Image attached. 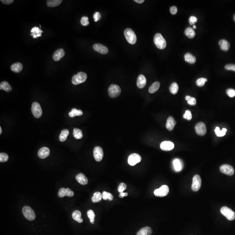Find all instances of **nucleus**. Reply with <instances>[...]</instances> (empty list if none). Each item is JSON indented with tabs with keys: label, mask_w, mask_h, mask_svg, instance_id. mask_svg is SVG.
Returning <instances> with one entry per match:
<instances>
[{
	"label": "nucleus",
	"mask_w": 235,
	"mask_h": 235,
	"mask_svg": "<svg viewBox=\"0 0 235 235\" xmlns=\"http://www.w3.org/2000/svg\"><path fill=\"white\" fill-rule=\"evenodd\" d=\"M73 136L76 139H81L83 137V134L81 130L79 128H75L73 130Z\"/></svg>",
	"instance_id": "obj_35"
},
{
	"label": "nucleus",
	"mask_w": 235,
	"mask_h": 235,
	"mask_svg": "<svg viewBox=\"0 0 235 235\" xmlns=\"http://www.w3.org/2000/svg\"><path fill=\"white\" fill-rule=\"evenodd\" d=\"M169 90L171 93L174 95H175L177 93L179 90V86L175 82H174L169 87Z\"/></svg>",
	"instance_id": "obj_37"
},
{
	"label": "nucleus",
	"mask_w": 235,
	"mask_h": 235,
	"mask_svg": "<svg viewBox=\"0 0 235 235\" xmlns=\"http://www.w3.org/2000/svg\"><path fill=\"white\" fill-rule=\"evenodd\" d=\"M195 132L199 136H204L207 132V128L205 124L203 122H200L195 125Z\"/></svg>",
	"instance_id": "obj_10"
},
{
	"label": "nucleus",
	"mask_w": 235,
	"mask_h": 235,
	"mask_svg": "<svg viewBox=\"0 0 235 235\" xmlns=\"http://www.w3.org/2000/svg\"><path fill=\"white\" fill-rule=\"evenodd\" d=\"M226 94L229 97L233 98L235 96V90L232 89H228L226 91Z\"/></svg>",
	"instance_id": "obj_47"
},
{
	"label": "nucleus",
	"mask_w": 235,
	"mask_h": 235,
	"mask_svg": "<svg viewBox=\"0 0 235 235\" xmlns=\"http://www.w3.org/2000/svg\"><path fill=\"white\" fill-rule=\"evenodd\" d=\"M69 133V131L68 130V129H65L63 130L62 131V132H61V134H60V136H59V140H60V141L62 142H64L67 139Z\"/></svg>",
	"instance_id": "obj_34"
},
{
	"label": "nucleus",
	"mask_w": 235,
	"mask_h": 235,
	"mask_svg": "<svg viewBox=\"0 0 235 235\" xmlns=\"http://www.w3.org/2000/svg\"><path fill=\"white\" fill-rule=\"evenodd\" d=\"M81 23L84 26H88L89 23V18L86 16H84L81 18Z\"/></svg>",
	"instance_id": "obj_45"
},
{
	"label": "nucleus",
	"mask_w": 235,
	"mask_h": 235,
	"mask_svg": "<svg viewBox=\"0 0 235 235\" xmlns=\"http://www.w3.org/2000/svg\"><path fill=\"white\" fill-rule=\"evenodd\" d=\"M141 160L142 157L140 155L136 153H133L128 157V162L130 166H134L136 164L140 162Z\"/></svg>",
	"instance_id": "obj_11"
},
{
	"label": "nucleus",
	"mask_w": 235,
	"mask_h": 235,
	"mask_svg": "<svg viewBox=\"0 0 235 235\" xmlns=\"http://www.w3.org/2000/svg\"><path fill=\"white\" fill-rule=\"evenodd\" d=\"M160 86V84L158 81L154 82L149 87L148 91L150 93H154L157 91Z\"/></svg>",
	"instance_id": "obj_29"
},
{
	"label": "nucleus",
	"mask_w": 235,
	"mask_h": 235,
	"mask_svg": "<svg viewBox=\"0 0 235 235\" xmlns=\"http://www.w3.org/2000/svg\"><path fill=\"white\" fill-rule=\"evenodd\" d=\"M87 215L91 223L94 224V222H95V217L94 211L92 210H89L87 212Z\"/></svg>",
	"instance_id": "obj_39"
},
{
	"label": "nucleus",
	"mask_w": 235,
	"mask_h": 235,
	"mask_svg": "<svg viewBox=\"0 0 235 235\" xmlns=\"http://www.w3.org/2000/svg\"><path fill=\"white\" fill-rule=\"evenodd\" d=\"M227 132V129L225 128H223L222 130H220V128L217 127L216 128L215 130V132L216 134V136L218 137H222L226 135V133Z\"/></svg>",
	"instance_id": "obj_36"
},
{
	"label": "nucleus",
	"mask_w": 235,
	"mask_h": 235,
	"mask_svg": "<svg viewBox=\"0 0 235 235\" xmlns=\"http://www.w3.org/2000/svg\"><path fill=\"white\" fill-rule=\"evenodd\" d=\"M22 213L24 216L29 220H34L35 219L36 215L34 211L29 206H24L22 209Z\"/></svg>",
	"instance_id": "obj_4"
},
{
	"label": "nucleus",
	"mask_w": 235,
	"mask_h": 235,
	"mask_svg": "<svg viewBox=\"0 0 235 235\" xmlns=\"http://www.w3.org/2000/svg\"><path fill=\"white\" fill-rule=\"evenodd\" d=\"M184 33L186 36L189 38H193L195 35V32L194 30L190 27L186 28L185 31Z\"/></svg>",
	"instance_id": "obj_30"
},
{
	"label": "nucleus",
	"mask_w": 235,
	"mask_h": 235,
	"mask_svg": "<svg viewBox=\"0 0 235 235\" xmlns=\"http://www.w3.org/2000/svg\"><path fill=\"white\" fill-rule=\"evenodd\" d=\"M134 1L137 2V3H139V4H142V3L144 2V0H135Z\"/></svg>",
	"instance_id": "obj_55"
},
{
	"label": "nucleus",
	"mask_w": 235,
	"mask_h": 235,
	"mask_svg": "<svg viewBox=\"0 0 235 235\" xmlns=\"http://www.w3.org/2000/svg\"><path fill=\"white\" fill-rule=\"evenodd\" d=\"M9 157L8 155L5 153L1 152L0 153V162H5L8 160Z\"/></svg>",
	"instance_id": "obj_42"
},
{
	"label": "nucleus",
	"mask_w": 235,
	"mask_h": 235,
	"mask_svg": "<svg viewBox=\"0 0 235 235\" xmlns=\"http://www.w3.org/2000/svg\"><path fill=\"white\" fill-rule=\"evenodd\" d=\"M12 87L7 81H4L0 84V89L5 91L7 92H10L12 90Z\"/></svg>",
	"instance_id": "obj_28"
},
{
	"label": "nucleus",
	"mask_w": 235,
	"mask_h": 235,
	"mask_svg": "<svg viewBox=\"0 0 235 235\" xmlns=\"http://www.w3.org/2000/svg\"><path fill=\"white\" fill-rule=\"evenodd\" d=\"M65 55V52L62 48L58 49L55 51L53 55V58L54 61H59Z\"/></svg>",
	"instance_id": "obj_17"
},
{
	"label": "nucleus",
	"mask_w": 235,
	"mask_h": 235,
	"mask_svg": "<svg viewBox=\"0 0 235 235\" xmlns=\"http://www.w3.org/2000/svg\"><path fill=\"white\" fill-rule=\"evenodd\" d=\"M67 193L66 189L64 188H61L59 190L58 195L60 198H63L65 196H67Z\"/></svg>",
	"instance_id": "obj_43"
},
{
	"label": "nucleus",
	"mask_w": 235,
	"mask_h": 235,
	"mask_svg": "<svg viewBox=\"0 0 235 235\" xmlns=\"http://www.w3.org/2000/svg\"><path fill=\"white\" fill-rule=\"evenodd\" d=\"M22 64L20 62H17L13 64L11 66V68L12 72L15 73H19L22 70Z\"/></svg>",
	"instance_id": "obj_24"
},
{
	"label": "nucleus",
	"mask_w": 235,
	"mask_h": 235,
	"mask_svg": "<svg viewBox=\"0 0 235 235\" xmlns=\"http://www.w3.org/2000/svg\"><path fill=\"white\" fill-rule=\"evenodd\" d=\"M31 32L32 33L31 35L34 38H36L38 37H41L42 34L43 32V31H42L41 29H39L38 27H36L32 28Z\"/></svg>",
	"instance_id": "obj_23"
},
{
	"label": "nucleus",
	"mask_w": 235,
	"mask_h": 235,
	"mask_svg": "<svg viewBox=\"0 0 235 235\" xmlns=\"http://www.w3.org/2000/svg\"><path fill=\"white\" fill-rule=\"evenodd\" d=\"M170 11L172 15H175L178 11L177 8L175 6H172V7H170Z\"/></svg>",
	"instance_id": "obj_51"
},
{
	"label": "nucleus",
	"mask_w": 235,
	"mask_h": 235,
	"mask_svg": "<svg viewBox=\"0 0 235 235\" xmlns=\"http://www.w3.org/2000/svg\"><path fill=\"white\" fill-rule=\"evenodd\" d=\"M101 17V15L99 12H96L93 15V18H94L95 21H98L100 19Z\"/></svg>",
	"instance_id": "obj_49"
},
{
	"label": "nucleus",
	"mask_w": 235,
	"mask_h": 235,
	"mask_svg": "<svg viewBox=\"0 0 235 235\" xmlns=\"http://www.w3.org/2000/svg\"><path fill=\"white\" fill-rule=\"evenodd\" d=\"M174 146V143L170 141H164L160 145L161 149L165 151H171L173 149Z\"/></svg>",
	"instance_id": "obj_15"
},
{
	"label": "nucleus",
	"mask_w": 235,
	"mask_h": 235,
	"mask_svg": "<svg viewBox=\"0 0 235 235\" xmlns=\"http://www.w3.org/2000/svg\"><path fill=\"white\" fill-rule=\"evenodd\" d=\"M154 42L155 45L159 49H164L167 46L166 40L161 34L157 33L155 34L154 38Z\"/></svg>",
	"instance_id": "obj_1"
},
{
	"label": "nucleus",
	"mask_w": 235,
	"mask_h": 235,
	"mask_svg": "<svg viewBox=\"0 0 235 235\" xmlns=\"http://www.w3.org/2000/svg\"><path fill=\"white\" fill-rule=\"evenodd\" d=\"M75 178L78 183L82 185H85L88 184V179L84 174L81 173L79 174L76 175Z\"/></svg>",
	"instance_id": "obj_19"
},
{
	"label": "nucleus",
	"mask_w": 235,
	"mask_h": 235,
	"mask_svg": "<svg viewBox=\"0 0 235 235\" xmlns=\"http://www.w3.org/2000/svg\"><path fill=\"white\" fill-rule=\"evenodd\" d=\"M185 62L189 64H193L196 62V58L190 53H187L184 56Z\"/></svg>",
	"instance_id": "obj_25"
},
{
	"label": "nucleus",
	"mask_w": 235,
	"mask_h": 235,
	"mask_svg": "<svg viewBox=\"0 0 235 235\" xmlns=\"http://www.w3.org/2000/svg\"><path fill=\"white\" fill-rule=\"evenodd\" d=\"M87 79V75L85 73L79 72L76 75L73 76L72 83L75 85H78L85 82Z\"/></svg>",
	"instance_id": "obj_3"
},
{
	"label": "nucleus",
	"mask_w": 235,
	"mask_h": 235,
	"mask_svg": "<svg viewBox=\"0 0 235 235\" xmlns=\"http://www.w3.org/2000/svg\"><path fill=\"white\" fill-rule=\"evenodd\" d=\"M69 116L70 117H73L76 116H81L83 115V112L81 110H78L76 109H72V111L69 112Z\"/></svg>",
	"instance_id": "obj_33"
},
{
	"label": "nucleus",
	"mask_w": 235,
	"mask_h": 235,
	"mask_svg": "<svg viewBox=\"0 0 235 235\" xmlns=\"http://www.w3.org/2000/svg\"><path fill=\"white\" fill-rule=\"evenodd\" d=\"M127 188V185L125 183H121L119 185L118 188H117V190L119 191V193H123L124 190H126Z\"/></svg>",
	"instance_id": "obj_46"
},
{
	"label": "nucleus",
	"mask_w": 235,
	"mask_h": 235,
	"mask_svg": "<svg viewBox=\"0 0 235 235\" xmlns=\"http://www.w3.org/2000/svg\"><path fill=\"white\" fill-rule=\"evenodd\" d=\"M121 89L119 85H111L109 87L108 93L110 97L112 98L118 97L120 95Z\"/></svg>",
	"instance_id": "obj_5"
},
{
	"label": "nucleus",
	"mask_w": 235,
	"mask_h": 235,
	"mask_svg": "<svg viewBox=\"0 0 235 235\" xmlns=\"http://www.w3.org/2000/svg\"><path fill=\"white\" fill-rule=\"evenodd\" d=\"M50 154V149L48 148L44 147L39 149L38 152V157L42 159H44L48 157Z\"/></svg>",
	"instance_id": "obj_16"
},
{
	"label": "nucleus",
	"mask_w": 235,
	"mask_h": 235,
	"mask_svg": "<svg viewBox=\"0 0 235 235\" xmlns=\"http://www.w3.org/2000/svg\"><path fill=\"white\" fill-rule=\"evenodd\" d=\"M32 111L33 115L36 118H39L42 116V110L39 103L34 102L32 105Z\"/></svg>",
	"instance_id": "obj_7"
},
{
	"label": "nucleus",
	"mask_w": 235,
	"mask_h": 235,
	"mask_svg": "<svg viewBox=\"0 0 235 235\" xmlns=\"http://www.w3.org/2000/svg\"><path fill=\"white\" fill-rule=\"evenodd\" d=\"M197 21V17H195L192 16L189 18V22L190 25H193L195 24Z\"/></svg>",
	"instance_id": "obj_50"
},
{
	"label": "nucleus",
	"mask_w": 235,
	"mask_h": 235,
	"mask_svg": "<svg viewBox=\"0 0 235 235\" xmlns=\"http://www.w3.org/2000/svg\"><path fill=\"white\" fill-rule=\"evenodd\" d=\"M169 193V188L167 185H163L160 188L156 189L154 193L158 197H164L167 195Z\"/></svg>",
	"instance_id": "obj_9"
},
{
	"label": "nucleus",
	"mask_w": 235,
	"mask_h": 235,
	"mask_svg": "<svg viewBox=\"0 0 235 235\" xmlns=\"http://www.w3.org/2000/svg\"><path fill=\"white\" fill-rule=\"evenodd\" d=\"M62 2V0H48L47 1V4L50 7H55L59 5Z\"/></svg>",
	"instance_id": "obj_31"
},
{
	"label": "nucleus",
	"mask_w": 235,
	"mask_h": 235,
	"mask_svg": "<svg viewBox=\"0 0 235 235\" xmlns=\"http://www.w3.org/2000/svg\"><path fill=\"white\" fill-rule=\"evenodd\" d=\"M72 217L76 221L79 223H81L83 221V220L81 218V214L79 211H75L73 213Z\"/></svg>",
	"instance_id": "obj_27"
},
{
	"label": "nucleus",
	"mask_w": 235,
	"mask_h": 235,
	"mask_svg": "<svg viewBox=\"0 0 235 235\" xmlns=\"http://www.w3.org/2000/svg\"><path fill=\"white\" fill-rule=\"evenodd\" d=\"M202 185V180L201 177L198 175L194 176L193 179L192 189L194 192H197L199 190Z\"/></svg>",
	"instance_id": "obj_8"
},
{
	"label": "nucleus",
	"mask_w": 235,
	"mask_h": 235,
	"mask_svg": "<svg viewBox=\"0 0 235 235\" xmlns=\"http://www.w3.org/2000/svg\"><path fill=\"white\" fill-rule=\"evenodd\" d=\"M94 158L97 162H99L102 160L104 156V153L102 148L99 146H96L93 151Z\"/></svg>",
	"instance_id": "obj_12"
},
{
	"label": "nucleus",
	"mask_w": 235,
	"mask_h": 235,
	"mask_svg": "<svg viewBox=\"0 0 235 235\" xmlns=\"http://www.w3.org/2000/svg\"><path fill=\"white\" fill-rule=\"evenodd\" d=\"M220 171L222 173L227 175H232L234 173V169L233 168L230 164H223L220 167Z\"/></svg>",
	"instance_id": "obj_13"
},
{
	"label": "nucleus",
	"mask_w": 235,
	"mask_h": 235,
	"mask_svg": "<svg viewBox=\"0 0 235 235\" xmlns=\"http://www.w3.org/2000/svg\"><path fill=\"white\" fill-rule=\"evenodd\" d=\"M220 211L221 214L229 220H233L235 219V212L228 207L223 206L221 209Z\"/></svg>",
	"instance_id": "obj_6"
},
{
	"label": "nucleus",
	"mask_w": 235,
	"mask_h": 235,
	"mask_svg": "<svg viewBox=\"0 0 235 235\" xmlns=\"http://www.w3.org/2000/svg\"><path fill=\"white\" fill-rule=\"evenodd\" d=\"M176 122L175 120L174 119V117L172 116L169 117L167 120V124H166V127L167 128L168 130H173L175 126L176 125Z\"/></svg>",
	"instance_id": "obj_20"
},
{
	"label": "nucleus",
	"mask_w": 235,
	"mask_h": 235,
	"mask_svg": "<svg viewBox=\"0 0 235 235\" xmlns=\"http://www.w3.org/2000/svg\"><path fill=\"white\" fill-rule=\"evenodd\" d=\"M1 133H2V128L1 127H0V134H1Z\"/></svg>",
	"instance_id": "obj_56"
},
{
	"label": "nucleus",
	"mask_w": 235,
	"mask_h": 235,
	"mask_svg": "<svg viewBox=\"0 0 235 235\" xmlns=\"http://www.w3.org/2000/svg\"><path fill=\"white\" fill-rule=\"evenodd\" d=\"M183 117L184 119H185L187 120H191L192 119V115L191 111L189 110H186L185 111V113L184 114Z\"/></svg>",
	"instance_id": "obj_44"
},
{
	"label": "nucleus",
	"mask_w": 235,
	"mask_h": 235,
	"mask_svg": "<svg viewBox=\"0 0 235 235\" xmlns=\"http://www.w3.org/2000/svg\"><path fill=\"white\" fill-rule=\"evenodd\" d=\"M124 35L127 41L129 44H134L136 42V36L132 29L126 28L124 31Z\"/></svg>",
	"instance_id": "obj_2"
},
{
	"label": "nucleus",
	"mask_w": 235,
	"mask_h": 235,
	"mask_svg": "<svg viewBox=\"0 0 235 235\" xmlns=\"http://www.w3.org/2000/svg\"><path fill=\"white\" fill-rule=\"evenodd\" d=\"M66 190H67V196L68 197H73L74 195V193L73 191L70 190L69 188H66Z\"/></svg>",
	"instance_id": "obj_52"
},
{
	"label": "nucleus",
	"mask_w": 235,
	"mask_h": 235,
	"mask_svg": "<svg viewBox=\"0 0 235 235\" xmlns=\"http://www.w3.org/2000/svg\"><path fill=\"white\" fill-rule=\"evenodd\" d=\"M102 199V194L99 192H96L94 193L93 197L91 198V201L93 203H98L101 201Z\"/></svg>",
	"instance_id": "obj_32"
},
{
	"label": "nucleus",
	"mask_w": 235,
	"mask_h": 235,
	"mask_svg": "<svg viewBox=\"0 0 235 235\" xmlns=\"http://www.w3.org/2000/svg\"><path fill=\"white\" fill-rule=\"evenodd\" d=\"M233 18H234V21H235V14L234 15V16H233Z\"/></svg>",
	"instance_id": "obj_58"
},
{
	"label": "nucleus",
	"mask_w": 235,
	"mask_h": 235,
	"mask_svg": "<svg viewBox=\"0 0 235 235\" xmlns=\"http://www.w3.org/2000/svg\"><path fill=\"white\" fill-rule=\"evenodd\" d=\"M173 164L175 170L176 172H179V171H181L182 169H183V162L182 160L178 159V158H176V159L174 160Z\"/></svg>",
	"instance_id": "obj_22"
},
{
	"label": "nucleus",
	"mask_w": 235,
	"mask_h": 235,
	"mask_svg": "<svg viewBox=\"0 0 235 235\" xmlns=\"http://www.w3.org/2000/svg\"><path fill=\"white\" fill-rule=\"evenodd\" d=\"M146 77L142 75H140L138 77L137 80V85L139 89H142L146 86Z\"/></svg>",
	"instance_id": "obj_18"
},
{
	"label": "nucleus",
	"mask_w": 235,
	"mask_h": 235,
	"mask_svg": "<svg viewBox=\"0 0 235 235\" xmlns=\"http://www.w3.org/2000/svg\"><path fill=\"white\" fill-rule=\"evenodd\" d=\"M1 2L5 5H8L11 4L14 2L13 0H1Z\"/></svg>",
	"instance_id": "obj_53"
},
{
	"label": "nucleus",
	"mask_w": 235,
	"mask_h": 235,
	"mask_svg": "<svg viewBox=\"0 0 235 235\" xmlns=\"http://www.w3.org/2000/svg\"><path fill=\"white\" fill-rule=\"evenodd\" d=\"M152 232V229L148 226L141 229L137 233L136 235H151Z\"/></svg>",
	"instance_id": "obj_26"
},
{
	"label": "nucleus",
	"mask_w": 235,
	"mask_h": 235,
	"mask_svg": "<svg viewBox=\"0 0 235 235\" xmlns=\"http://www.w3.org/2000/svg\"><path fill=\"white\" fill-rule=\"evenodd\" d=\"M207 81V79L201 78L197 79L196 81V84L199 87H202L204 85L205 82Z\"/></svg>",
	"instance_id": "obj_41"
},
{
	"label": "nucleus",
	"mask_w": 235,
	"mask_h": 235,
	"mask_svg": "<svg viewBox=\"0 0 235 235\" xmlns=\"http://www.w3.org/2000/svg\"><path fill=\"white\" fill-rule=\"evenodd\" d=\"M225 68L226 70H233L235 72V64H227L225 66Z\"/></svg>",
	"instance_id": "obj_48"
},
{
	"label": "nucleus",
	"mask_w": 235,
	"mask_h": 235,
	"mask_svg": "<svg viewBox=\"0 0 235 235\" xmlns=\"http://www.w3.org/2000/svg\"><path fill=\"white\" fill-rule=\"evenodd\" d=\"M193 28H194V29H196V26H195V25H194V26H193Z\"/></svg>",
	"instance_id": "obj_57"
},
{
	"label": "nucleus",
	"mask_w": 235,
	"mask_h": 235,
	"mask_svg": "<svg viewBox=\"0 0 235 235\" xmlns=\"http://www.w3.org/2000/svg\"><path fill=\"white\" fill-rule=\"evenodd\" d=\"M93 48L95 51L102 54H106L108 53L109 52L107 47L100 44H94Z\"/></svg>",
	"instance_id": "obj_14"
},
{
	"label": "nucleus",
	"mask_w": 235,
	"mask_h": 235,
	"mask_svg": "<svg viewBox=\"0 0 235 235\" xmlns=\"http://www.w3.org/2000/svg\"><path fill=\"white\" fill-rule=\"evenodd\" d=\"M128 195V193H121L120 194V195H119V196H120V198H123V197H125V196H127Z\"/></svg>",
	"instance_id": "obj_54"
},
{
	"label": "nucleus",
	"mask_w": 235,
	"mask_h": 235,
	"mask_svg": "<svg viewBox=\"0 0 235 235\" xmlns=\"http://www.w3.org/2000/svg\"><path fill=\"white\" fill-rule=\"evenodd\" d=\"M102 199L105 200H107V199L109 200V201H112L113 200V195L110 193H108V192L104 191L103 192L102 194Z\"/></svg>",
	"instance_id": "obj_38"
},
{
	"label": "nucleus",
	"mask_w": 235,
	"mask_h": 235,
	"mask_svg": "<svg viewBox=\"0 0 235 235\" xmlns=\"http://www.w3.org/2000/svg\"><path fill=\"white\" fill-rule=\"evenodd\" d=\"M185 100L187 101V103L190 105H195L196 104V99L195 98L191 97L190 96H186L185 97Z\"/></svg>",
	"instance_id": "obj_40"
},
{
	"label": "nucleus",
	"mask_w": 235,
	"mask_h": 235,
	"mask_svg": "<svg viewBox=\"0 0 235 235\" xmlns=\"http://www.w3.org/2000/svg\"><path fill=\"white\" fill-rule=\"evenodd\" d=\"M219 44L220 49L222 51L227 52L230 48V43L226 40L222 39L219 42Z\"/></svg>",
	"instance_id": "obj_21"
}]
</instances>
